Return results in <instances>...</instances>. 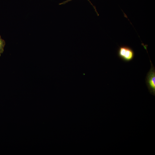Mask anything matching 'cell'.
I'll use <instances>...</instances> for the list:
<instances>
[{
    "label": "cell",
    "instance_id": "obj_1",
    "mask_svg": "<svg viewBox=\"0 0 155 155\" xmlns=\"http://www.w3.org/2000/svg\"><path fill=\"white\" fill-rule=\"evenodd\" d=\"M118 55L121 59L125 61H129L134 58V53L130 47L126 46L119 47L118 50Z\"/></svg>",
    "mask_w": 155,
    "mask_h": 155
},
{
    "label": "cell",
    "instance_id": "obj_2",
    "mask_svg": "<svg viewBox=\"0 0 155 155\" xmlns=\"http://www.w3.org/2000/svg\"><path fill=\"white\" fill-rule=\"evenodd\" d=\"M150 69L148 73L146 79V83L150 93L155 95V70L151 61Z\"/></svg>",
    "mask_w": 155,
    "mask_h": 155
},
{
    "label": "cell",
    "instance_id": "obj_3",
    "mask_svg": "<svg viewBox=\"0 0 155 155\" xmlns=\"http://www.w3.org/2000/svg\"><path fill=\"white\" fill-rule=\"evenodd\" d=\"M5 44V41L2 39L0 35V56L1 54L4 51V48Z\"/></svg>",
    "mask_w": 155,
    "mask_h": 155
},
{
    "label": "cell",
    "instance_id": "obj_4",
    "mask_svg": "<svg viewBox=\"0 0 155 155\" xmlns=\"http://www.w3.org/2000/svg\"><path fill=\"white\" fill-rule=\"evenodd\" d=\"M72 0H67L65 1H63V2H62V3H59V5H62V4H66V3H67L68 2H69V1H71ZM88 1H89L90 3L92 5V6H93V7H94V9H95V11L96 12L97 15L98 16H99V14L97 12V11H96V7H95L90 2V1L89 0H88Z\"/></svg>",
    "mask_w": 155,
    "mask_h": 155
}]
</instances>
